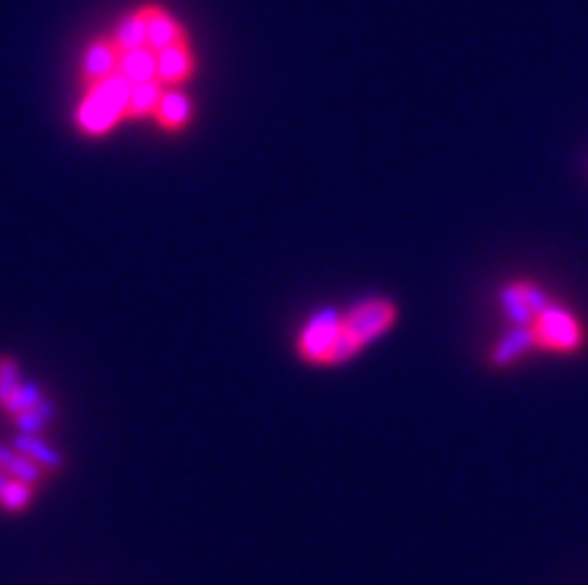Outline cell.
<instances>
[{"instance_id":"cell-1","label":"cell","mask_w":588,"mask_h":585,"mask_svg":"<svg viewBox=\"0 0 588 585\" xmlns=\"http://www.w3.org/2000/svg\"><path fill=\"white\" fill-rule=\"evenodd\" d=\"M397 305L392 299H364L356 308H350L347 314H340V332L335 353H332V365H344L352 356H359L371 341L385 335L388 329L395 326Z\"/></svg>"},{"instance_id":"cell-2","label":"cell","mask_w":588,"mask_h":585,"mask_svg":"<svg viewBox=\"0 0 588 585\" xmlns=\"http://www.w3.org/2000/svg\"><path fill=\"white\" fill-rule=\"evenodd\" d=\"M129 96H132V81H125L120 72L87 84V93L75 111V123L91 138L111 132L113 126L129 117Z\"/></svg>"},{"instance_id":"cell-3","label":"cell","mask_w":588,"mask_h":585,"mask_svg":"<svg viewBox=\"0 0 588 585\" xmlns=\"http://www.w3.org/2000/svg\"><path fill=\"white\" fill-rule=\"evenodd\" d=\"M529 329H532L535 349H547V353H577L586 344L583 323L574 311H567L562 305H550L543 314L535 317Z\"/></svg>"},{"instance_id":"cell-4","label":"cell","mask_w":588,"mask_h":585,"mask_svg":"<svg viewBox=\"0 0 588 585\" xmlns=\"http://www.w3.org/2000/svg\"><path fill=\"white\" fill-rule=\"evenodd\" d=\"M340 332V314L338 311H317L305 323V329L299 332L296 349H299V359L308 365H332V353L338 344Z\"/></svg>"},{"instance_id":"cell-5","label":"cell","mask_w":588,"mask_h":585,"mask_svg":"<svg viewBox=\"0 0 588 585\" xmlns=\"http://www.w3.org/2000/svg\"><path fill=\"white\" fill-rule=\"evenodd\" d=\"M499 302H502V311L514 326H529L535 317L543 314L550 305H555L550 292L532 282H511L505 290L499 292Z\"/></svg>"},{"instance_id":"cell-6","label":"cell","mask_w":588,"mask_h":585,"mask_svg":"<svg viewBox=\"0 0 588 585\" xmlns=\"http://www.w3.org/2000/svg\"><path fill=\"white\" fill-rule=\"evenodd\" d=\"M144 19H147V48L153 51H165L170 46H182L189 43L185 27L177 22V15L168 12L161 3H141Z\"/></svg>"},{"instance_id":"cell-7","label":"cell","mask_w":588,"mask_h":585,"mask_svg":"<svg viewBox=\"0 0 588 585\" xmlns=\"http://www.w3.org/2000/svg\"><path fill=\"white\" fill-rule=\"evenodd\" d=\"M120 55L123 51L117 48L111 36H103V39L91 43L84 57H81V79H84V84H96V81L113 75L117 67H120Z\"/></svg>"},{"instance_id":"cell-8","label":"cell","mask_w":588,"mask_h":585,"mask_svg":"<svg viewBox=\"0 0 588 585\" xmlns=\"http://www.w3.org/2000/svg\"><path fill=\"white\" fill-rule=\"evenodd\" d=\"M156 57H159V81L161 84H168V87L182 84V81L194 75V55L189 43L156 51Z\"/></svg>"},{"instance_id":"cell-9","label":"cell","mask_w":588,"mask_h":585,"mask_svg":"<svg viewBox=\"0 0 588 585\" xmlns=\"http://www.w3.org/2000/svg\"><path fill=\"white\" fill-rule=\"evenodd\" d=\"M15 449L22 451L24 457H31V461L43 469V473L51 478V475H57L60 469H63V454L51 445V442H46V437H31V433H19L15 437V442H12Z\"/></svg>"},{"instance_id":"cell-10","label":"cell","mask_w":588,"mask_h":585,"mask_svg":"<svg viewBox=\"0 0 588 585\" xmlns=\"http://www.w3.org/2000/svg\"><path fill=\"white\" fill-rule=\"evenodd\" d=\"M0 473L7 478H19V481L31 487H39L48 481V475L31 457H24L15 445H0Z\"/></svg>"},{"instance_id":"cell-11","label":"cell","mask_w":588,"mask_h":585,"mask_svg":"<svg viewBox=\"0 0 588 585\" xmlns=\"http://www.w3.org/2000/svg\"><path fill=\"white\" fill-rule=\"evenodd\" d=\"M117 72H120L125 81H132V84L159 79V57H156V51L147 46L132 48V51H123V55H120V67H117Z\"/></svg>"},{"instance_id":"cell-12","label":"cell","mask_w":588,"mask_h":585,"mask_svg":"<svg viewBox=\"0 0 588 585\" xmlns=\"http://www.w3.org/2000/svg\"><path fill=\"white\" fill-rule=\"evenodd\" d=\"M153 117L159 120V126L165 132H180L182 126L192 120V99H189L185 93L168 87L165 96L159 99V108H156Z\"/></svg>"},{"instance_id":"cell-13","label":"cell","mask_w":588,"mask_h":585,"mask_svg":"<svg viewBox=\"0 0 588 585\" xmlns=\"http://www.w3.org/2000/svg\"><path fill=\"white\" fill-rule=\"evenodd\" d=\"M111 39L117 43L120 51H132V48L147 46V19H144V10L137 7V10L125 12L123 19L117 22V27H113Z\"/></svg>"},{"instance_id":"cell-14","label":"cell","mask_w":588,"mask_h":585,"mask_svg":"<svg viewBox=\"0 0 588 585\" xmlns=\"http://www.w3.org/2000/svg\"><path fill=\"white\" fill-rule=\"evenodd\" d=\"M529 349H535V338H532V329L529 326H514L505 335V338L499 341L496 349H493V365H499V368H505V365H514L517 359H523Z\"/></svg>"},{"instance_id":"cell-15","label":"cell","mask_w":588,"mask_h":585,"mask_svg":"<svg viewBox=\"0 0 588 585\" xmlns=\"http://www.w3.org/2000/svg\"><path fill=\"white\" fill-rule=\"evenodd\" d=\"M168 91V84H161L159 79L141 81L132 84V96H129V117H153L159 108V99Z\"/></svg>"},{"instance_id":"cell-16","label":"cell","mask_w":588,"mask_h":585,"mask_svg":"<svg viewBox=\"0 0 588 585\" xmlns=\"http://www.w3.org/2000/svg\"><path fill=\"white\" fill-rule=\"evenodd\" d=\"M36 487L24 485L19 478H7V485L0 490V511H7V514H22L31 505V499H34Z\"/></svg>"},{"instance_id":"cell-17","label":"cell","mask_w":588,"mask_h":585,"mask_svg":"<svg viewBox=\"0 0 588 585\" xmlns=\"http://www.w3.org/2000/svg\"><path fill=\"white\" fill-rule=\"evenodd\" d=\"M22 383L24 380L22 371H19V361L12 359V356H0V406L7 404V397Z\"/></svg>"},{"instance_id":"cell-18","label":"cell","mask_w":588,"mask_h":585,"mask_svg":"<svg viewBox=\"0 0 588 585\" xmlns=\"http://www.w3.org/2000/svg\"><path fill=\"white\" fill-rule=\"evenodd\" d=\"M3 485H7V475L0 473V490H3Z\"/></svg>"}]
</instances>
